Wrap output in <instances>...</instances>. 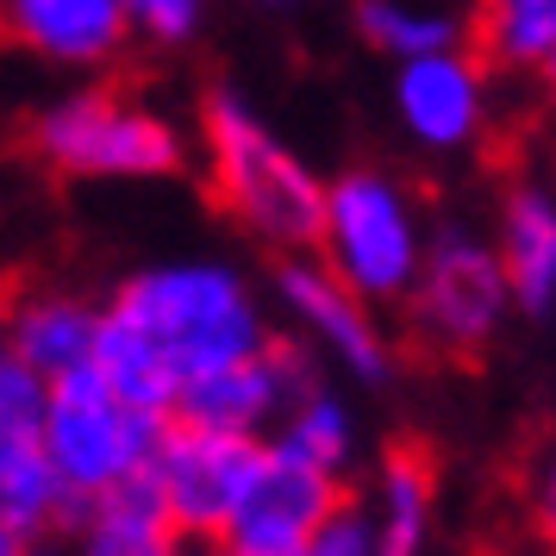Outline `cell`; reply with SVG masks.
Returning <instances> with one entry per match:
<instances>
[{
	"label": "cell",
	"mask_w": 556,
	"mask_h": 556,
	"mask_svg": "<svg viewBox=\"0 0 556 556\" xmlns=\"http://www.w3.org/2000/svg\"><path fill=\"white\" fill-rule=\"evenodd\" d=\"M101 313V369L131 406L176 419L181 394L201 376L269 344V306L244 269L219 256H169L131 269Z\"/></svg>",
	"instance_id": "1"
},
{
	"label": "cell",
	"mask_w": 556,
	"mask_h": 556,
	"mask_svg": "<svg viewBox=\"0 0 556 556\" xmlns=\"http://www.w3.org/2000/svg\"><path fill=\"white\" fill-rule=\"evenodd\" d=\"M201 176L213 206L269 256L319 251L326 226V181L231 81H213L194 113Z\"/></svg>",
	"instance_id": "2"
},
{
	"label": "cell",
	"mask_w": 556,
	"mask_h": 556,
	"mask_svg": "<svg viewBox=\"0 0 556 556\" xmlns=\"http://www.w3.org/2000/svg\"><path fill=\"white\" fill-rule=\"evenodd\" d=\"M26 156L56 181H169L201 156V144L151 101H131L126 88L106 81H81L31 106Z\"/></svg>",
	"instance_id": "3"
},
{
	"label": "cell",
	"mask_w": 556,
	"mask_h": 556,
	"mask_svg": "<svg viewBox=\"0 0 556 556\" xmlns=\"http://www.w3.org/2000/svg\"><path fill=\"white\" fill-rule=\"evenodd\" d=\"M431 219L419 194L381 163H351L326 181V226H319V263L338 269L363 301L406 306L413 281L426 269Z\"/></svg>",
	"instance_id": "4"
},
{
	"label": "cell",
	"mask_w": 556,
	"mask_h": 556,
	"mask_svg": "<svg viewBox=\"0 0 556 556\" xmlns=\"http://www.w3.org/2000/svg\"><path fill=\"white\" fill-rule=\"evenodd\" d=\"M401 313H406V331L431 356L469 363V356L488 351L506 331V319L519 313L494 231H476V226H463V219H438L426 269H419Z\"/></svg>",
	"instance_id": "5"
},
{
	"label": "cell",
	"mask_w": 556,
	"mask_h": 556,
	"mask_svg": "<svg viewBox=\"0 0 556 556\" xmlns=\"http://www.w3.org/2000/svg\"><path fill=\"white\" fill-rule=\"evenodd\" d=\"M169 419L131 406L101 369H76L51 388V413H45V451L56 456L63 481L76 488V501H94L119 481L144 476L156 463Z\"/></svg>",
	"instance_id": "6"
},
{
	"label": "cell",
	"mask_w": 556,
	"mask_h": 556,
	"mask_svg": "<svg viewBox=\"0 0 556 556\" xmlns=\"http://www.w3.org/2000/svg\"><path fill=\"white\" fill-rule=\"evenodd\" d=\"M269 301L294 326V338H306L313 351L326 356V369L363 381V388H388L394 381V331L381 319V306L363 301L338 269H326L319 251L276 256Z\"/></svg>",
	"instance_id": "7"
},
{
	"label": "cell",
	"mask_w": 556,
	"mask_h": 556,
	"mask_svg": "<svg viewBox=\"0 0 556 556\" xmlns=\"http://www.w3.org/2000/svg\"><path fill=\"white\" fill-rule=\"evenodd\" d=\"M269 456V438H244V431H213L194 419H169L163 444H156L151 476L163 488V501L176 513L181 538L194 551H219L226 544L238 506L251 494L256 469Z\"/></svg>",
	"instance_id": "8"
},
{
	"label": "cell",
	"mask_w": 556,
	"mask_h": 556,
	"mask_svg": "<svg viewBox=\"0 0 556 556\" xmlns=\"http://www.w3.org/2000/svg\"><path fill=\"white\" fill-rule=\"evenodd\" d=\"M494 63L476 45H451V51L394 63L388 81V106L394 126L406 131V144H419L426 156H469L488 144L494 131Z\"/></svg>",
	"instance_id": "9"
},
{
	"label": "cell",
	"mask_w": 556,
	"mask_h": 556,
	"mask_svg": "<svg viewBox=\"0 0 556 556\" xmlns=\"http://www.w3.org/2000/svg\"><path fill=\"white\" fill-rule=\"evenodd\" d=\"M326 381V356L306 338H269L263 351L238 356L226 369L201 376L181 394L176 419L213 431H244V438H276V426Z\"/></svg>",
	"instance_id": "10"
},
{
	"label": "cell",
	"mask_w": 556,
	"mask_h": 556,
	"mask_svg": "<svg viewBox=\"0 0 556 556\" xmlns=\"http://www.w3.org/2000/svg\"><path fill=\"white\" fill-rule=\"evenodd\" d=\"M344 501H351V481L344 476H331L319 463L269 444L251 494H244V506H238V519L226 531V544H238V551H269V556H301L306 538L326 526Z\"/></svg>",
	"instance_id": "11"
},
{
	"label": "cell",
	"mask_w": 556,
	"mask_h": 556,
	"mask_svg": "<svg viewBox=\"0 0 556 556\" xmlns=\"http://www.w3.org/2000/svg\"><path fill=\"white\" fill-rule=\"evenodd\" d=\"M7 38L63 76H101L138 45L126 0H0Z\"/></svg>",
	"instance_id": "12"
},
{
	"label": "cell",
	"mask_w": 556,
	"mask_h": 556,
	"mask_svg": "<svg viewBox=\"0 0 556 556\" xmlns=\"http://www.w3.org/2000/svg\"><path fill=\"white\" fill-rule=\"evenodd\" d=\"M494 244H501L513 301L526 319L556 313V181L513 176L494 201Z\"/></svg>",
	"instance_id": "13"
},
{
	"label": "cell",
	"mask_w": 556,
	"mask_h": 556,
	"mask_svg": "<svg viewBox=\"0 0 556 556\" xmlns=\"http://www.w3.org/2000/svg\"><path fill=\"white\" fill-rule=\"evenodd\" d=\"M63 544H70V556H169V551H181L188 538H181L156 476L144 469V476H131V481H119V488L94 494V501H81L70 531H63ZM188 551H194V544H188Z\"/></svg>",
	"instance_id": "14"
},
{
	"label": "cell",
	"mask_w": 556,
	"mask_h": 556,
	"mask_svg": "<svg viewBox=\"0 0 556 556\" xmlns=\"http://www.w3.org/2000/svg\"><path fill=\"white\" fill-rule=\"evenodd\" d=\"M101 313L106 306L81 301L70 288H26L7 301V344L20 363H31L38 376H76L94 369V344H101Z\"/></svg>",
	"instance_id": "15"
},
{
	"label": "cell",
	"mask_w": 556,
	"mask_h": 556,
	"mask_svg": "<svg viewBox=\"0 0 556 556\" xmlns=\"http://www.w3.org/2000/svg\"><path fill=\"white\" fill-rule=\"evenodd\" d=\"M369 513H376V551L381 556H426L431 519H438V463L426 444H388L369 476Z\"/></svg>",
	"instance_id": "16"
},
{
	"label": "cell",
	"mask_w": 556,
	"mask_h": 556,
	"mask_svg": "<svg viewBox=\"0 0 556 556\" xmlns=\"http://www.w3.org/2000/svg\"><path fill=\"white\" fill-rule=\"evenodd\" d=\"M76 506L45 438H0V538H63Z\"/></svg>",
	"instance_id": "17"
},
{
	"label": "cell",
	"mask_w": 556,
	"mask_h": 556,
	"mask_svg": "<svg viewBox=\"0 0 556 556\" xmlns=\"http://www.w3.org/2000/svg\"><path fill=\"white\" fill-rule=\"evenodd\" d=\"M476 51L501 76H531L551 88L556 76V0H476L469 13Z\"/></svg>",
	"instance_id": "18"
},
{
	"label": "cell",
	"mask_w": 556,
	"mask_h": 556,
	"mask_svg": "<svg viewBox=\"0 0 556 556\" xmlns=\"http://www.w3.org/2000/svg\"><path fill=\"white\" fill-rule=\"evenodd\" d=\"M356 38L388 63H413V56L451 51V45H476L463 13L444 0H351Z\"/></svg>",
	"instance_id": "19"
},
{
	"label": "cell",
	"mask_w": 556,
	"mask_h": 556,
	"mask_svg": "<svg viewBox=\"0 0 556 556\" xmlns=\"http://www.w3.org/2000/svg\"><path fill=\"white\" fill-rule=\"evenodd\" d=\"M269 444L306 456V463H319V469H331V476H344V481H351L356 451H363V444H356V413L331 394L326 381H319V388H313L288 419H281Z\"/></svg>",
	"instance_id": "20"
},
{
	"label": "cell",
	"mask_w": 556,
	"mask_h": 556,
	"mask_svg": "<svg viewBox=\"0 0 556 556\" xmlns=\"http://www.w3.org/2000/svg\"><path fill=\"white\" fill-rule=\"evenodd\" d=\"M51 376H38L31 363L0 351V438H38L51 413Z\"/></svg>",
	"instance_id": "21"
},
{
	"label": "cell",
	"mask_w": 556,
	"mask_h": 556,
	"mask_svg": "<svg viewBox=\"0 0 556 556\" xmlns=\"http://www.w3.org/2000/svg\"><path fill=\"white\" fill-rule=\"evenodd\" d=\"M206 7L213 0H126L131 38L144 51H188L206 26Z\"/></svg>",
	"instance_id": "22"
},
{
	"label": "cell",
	"mask_w": 556,
	"mask_h": 556,
	"mask_svg": "<svg viewBox=\"0 0 556 556\" xmlns=\"http://www.w3.org/2000/svg\"><path fill=\"white\" fill-rule=\"evenodd\" d=\"M301 556H381L376 551V513H369V501H363V494H351V501L338 506L326 526L306 538Z\"/></svg>",
	"instance_id": "23"
},
{
	"label": "cell",
	"mask_w": 556,
	"mask_h": 556,
	"mask_svg": "<svg viewBox=\"0 0 556 556\" xmlns=\"http://www.w3.org/2000/svg\"><path fill=\"white\" fill-rule=\"evenodd\" d=\"M531 519H538V531L556 544V456H544L538 476H531Z\"/></svg>",
	"instance_id": "24"
},
{
	"label": "cell",
	"mask_w": 556,
	"mask_h": 556,
	"mask_svg": "<svg viewBox=\"0 0 556 556\" xmlns=\"http://www.w3.org/2000/svg\"><path fill=\"white\" fill-rule=\"evenodd\" d=\"M0 556H70L63 538H0Z\"/></svg>",
	"instance_id": "25"
},
{
	"label": "cell",
	"mask_w": 556,
	"mask_h": 556,
	"mask_svg": "<svg viewBox=\"0 0 556 556\" xmlns=\"http://www.w3.org/2000/svg\"><path fill=\"white\" fill-rule=\"evenodd\" d=\"M206 556H269V551H238V544H219V551H206Z\"/></svg>",
	"instance_id": "26"
},
{
	"label": "cell",
	"mask_w": 556,
	"mask_h": 556,
	"mask_svg": "<svg viewBox=\"0 0 556 556\" xmlns=\"http://www.w3.org/2000/svg\"><path fill=\"white\" fill-rule=\"evenodd\" d=\"M256 7H313V0H256Z\"/></svg>",
	"instance_id": "27"
},
{
	"label": "cell",
	"mask_w": 556,
	"mask_h": 556,
	"mask_svg": "<svg viewBox=\"0 0 556 556\" xmlns=\"http://www.w3.org/2000/svg\"><path fill=\"white\" fill-rule=\"evenodd\" d=\"M169 556H194V551H188V544H181V551H169Z\"/></svg>",
	"instance_id": "28"
},
{
	"label": "cell",
	"mask_w": 556,
	"mask_h": 556,
	"mask_svg": "<svg viewBox=\"0 0 556 556\" xmlns=\"http://www.w3.org/2000/svg\"><path fill=\"white\" fill-rule=\"evenodd\" d=\"M551 181H556V156H551Z\"/></svg>",
	"instance_id": "29"
},
{
	"label": "cell",
	"mask_w": 556,
	"mask_h": 556,
	"mask_svg": "<svg viewBox=\"0 0 556 556\" xmlns=\"http://www.w3.org/2000/svg\"><path fill=\"white\" fill-rule=\"evenodd\" d=\"M551 94H556V76H551Z\"/></svg>",
	"instance_id": "30"
},
{
	"label": "cell",
	"mask_w": 556,
	"mask_h": 556,
	"mask_svg": "<svg viewBox=\"0 0 556 556\" xmlns=\"http://www.w3.org/2000/svg\"><path fill=\"white\" fill-rule=\"evenodd\" d=\"M551 551H556V544H551Z\"/></svg>",
	"instance_id": "31"
}]
</instances>
